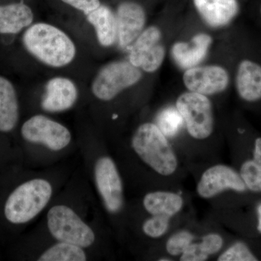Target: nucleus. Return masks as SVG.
Listing matches in <instances>:
<instances>
[{"label":"nucleus","instance_id":"25","mask_svg":"<svg viewBox=\"0 0 261 261\" xmlns=\"http://www.w3.org/2000/svg\"><path fill=\"white\" fill-rule=\"evenodd\" d=\"M170 219L166 216H152L142 225L143 232L151 238H159L167 232L169 228Z\"/></svg>","mask_w":261,"mask_h":261},{"label":"nucleus","instance_id":"31","mask_svg":"<svg viewBox=\"0 0 261 261\" xmlns=\"http://www.w3.org/2000/svg\"><path fill=\"white\" fill-rule=\"evenodd\" d=\"M159 260H161V261H164V260H169V259H160Z\"/></svg>","mask_w":261,"mask_h":261},{"label":"nucleus","instance_id":"6","mask_svg":"<svg viewBox=\"0 0 261 261\" xmlns=\"http://www.w3.org/2000/svg\"><path fill=\"white\" fill-rule=\"evenodd\" d=\"M142 76L140 68L129 61L112 62L99 70L92 84V92L101 100H111L122 91L138 83Z\"/></svg>","mask_w":261,"mask_h":261},{"label":"nucleus","instance_id":"19","mask_svg":"<svg viewBox=\"0 0 261 261\" xmlns=\"http://www.w3.org/2000/svg\"><path fill=\"white\" fill-rule=\"evenodd\" d=\"M145 210L152 216H166L171 218L181 211L184 205L181 196L171 192H149L144 197Z\"/></svg>","mask_w":261,"mask_h":261},{"label":"nucleus","instance_id":"13","mask_svg":"<svg viewBox=\"0 0 261 261\" xmlns=\"http://www.w3.org/2000/svg\"><path fill=\"white\" fill-rule=\"evenodd\" d=\"M197 13L207 25L214 29L227 27L238 17V0H193Z\"/></svg>","mask_w":261,"mask_h":261},{"label":"nucleus","instance_id":"7","mask_svg":"<svg viewBox=\"0 0 261 261\" xmlns=\"http://www.w3.org/2000/svg\"><path fill=\"white\" fill-rule=\"evenodd\" d=\"M161 39L162 33L158 27L145 29L129 46L130 63L147 73L159 70L166 56Z\"/></svg>","mask_w":261,"mask_h":261},{"label":"nucleus","instance_id":"30","mask_svg":"<svg viewBox=\"0 0 261 261\" xmlns=\"http://www.w3.org/2000/svg\"><path fill=\"white\" fill-rule=\"evenodd\" d=\"M257 216H258V224H257V230L261 233V204L257 207Z\"/></svg>","mask_w":261,"mask_h":261},{"label":"nucleus","instance_id":"22","mask_svg":"<svg viewBox=\"0 0 261 261\" xmlns=\"http://www.w3.org/2000/svg\"><path fill=\"white\" fill-rule=\"evenodd\" d=\"M83 247L60 242L48 248L39 257V261H85L87 255Z\"/></svg>","mask_w":261,"mask_h":261},{"label":"nucleus","instance_id":"3","mask_svg":"<svg viewBox=\"0 0 261 261\" xmlns=\"http://www.w3.org/2000/svg\"><path fill=\"white\" fill-rule=\"evenodd\" d=\"M53 195L49 181L35 178L22 184L10 194L5 205L6 219L15 224H25L46 207Z\"/></svg>","mask_w":261,"mask_h":261},{"label":"nucleus","instance_id":"1","mask_svg":"<svg viewBox=\"0 0 261 261\" xmlns=\"http://www.w3.org/2000/svg\"><path fill=\"white\" fill-rule=\"evenodd\" d=\"M23 44L33 56L55 68L69 64L75 56V47L70 37L50 24L32 25L24 34Z\"/></svg>","mask_w":261,"mask_h":261},{"label":"nucleus","instance_id":"26","mask_svg":"<svg viewBox=\"0 0 261 261\" xmlns=\"http://www.w3.org/2000/svg\"><path fill=\"white\" fill-rule=\"evenodd\" d=\"M219 261H256L257 258L245 244L237 243L223 252Z\"/></svg>","mask_w":261,"mask_h":261},{"label":"nucleus","instance_id":"17","mask_svg":"<svg viewBox=\"0 0 261 261\" xmlns=\"http://www.w3.org/2000/svg\"><path fill=\"white\" fill-rule=\"evenodd\" d=\"M87 20L95 29L101 45L110 47L118 39L116 15L106 5H99L87 13Z\"/></svg>","mask_w":261,"mask_h":261},{"label":"nucleus","instance_id":"5","mask_svg":"<svg viewBox=\"0 0 261 261\" xmlns=\"http://www.w3.org/2000/svg\"><path fill=\"white\" fill-rule=\"evenodd\" d=\"M47 226L51 234L60 242L88 247L95 241L93 230L66 205L50 208L47 214Z\"/></svg>","mask_w":261,"mask_h":261},{"label":"nucleus","instance_id":"20","mask_svg":"<svg viewBox=\"0 0 261 261\" xmlns=\"http://www.w3.org/2000/svg\"><path fill=\"white\" fill-rule=\"evenodd\" d=\"M18 120L16 92L11 82L0 76V132H9Z\"/></svg>","mask_w":261,"mask_h":261},{"label":"nucleus","instance_id":"23","mask_svg":"<svg viewBox=\"0 0 261 261\" xmlns=\"http://www.w3.org/2000/svg\"><path fill=\"white\" fill-rule=\"evenodd\" d=\"M183 123V118L176 108H165L157 118V126L166 137L177 135Z\"/></svg>","mask_w":261,"mask_h":261},{"label":"nucleus","instance_id":"14","mask_svg":"<svg viewBox=\"0 0 261 261\" xmlns=\"http://www.w3.org/2000/svg\"><path fill=\"white\" fill-rule=\"evenodd\" d=\"M77 97L78 91L72 81L63 77H56L49 80L46 85L42 107L48 112H62L73 107Z\"/></svg>","mask_w":261,"mask_h":261},{"label":"nucleus","instance_id":"8","mask_svg":"<svg viewBox=\"0 0 261 261\" xmlns=\"http://www.w3.org/2000/svg\"><path fill=\"white\" fill-rule=\"evenodd\" d=\"M21 135L24 140L42 144L53 151L62 150L71 140L70 130L66 127L42 115L33 116L25 121Z\"/></svg>","mask_w":261,"mask_h":261},{"label":"nucleus","instance_id":"11","mask_svg":"<svg viewBox=\"0 0 261 261\" xmlns=\"http://www.w3.org/2000/svg\"><path fill=\"white\" fill-rule=\"evenodd\" d=\"M247 190L240 173L226 165H216L202 173L197 184L200 197L210 199L226 190L243 192Z\"/></svg>","mask_w":261,"mask_h":261},{"label":"nucleus","instance_id":"29","mask_svg":"<svg viewBox=\"0 0 261 261\" xmlns=\"http://www.w3.org/2000/svg\"><path fill=\"white\" fill-rule=\"evenodd\" d=\"M75 9L83 11L85 14L95 10L100 5L99 0H61Z\"/></svg>","mask_w":261,"mask_h":261},{"label":"nucleus","instance_id":"28","mask_svg":"<svg viewBox=\"0 0 261 261\" xmlns=\"http://www.w3.org/2000/svg\"><path fill=\"white\" fill-rule=\"evenodd\" d=\"M207 255L201 247L200 243H192L181 255V261H205Z\"/></svg>","mask_w":261,"mask_h":261},{"label":"nucleus","instance_id":"10","mask_svg":"<svg viewBox=\"0 0 261 261\" xmlns=\"http://www.w3.org/2000/svg\"><path fill=\"white\" fill-rule=\"evenodd\" d=\"M229 75L219 65L195 66L185 70L183 82L190 92L209 96L221 93L228 88Z\"/></svg>","mask_w":261,"mask_h":261},{"label":"nucleus","instance_id":"16","mask_svg":"<svg viewBox=\"0 0 261 261\" xmlns=\"http://www.w3.org/2000/svg\"><path fill=\"white\" fill-rule=\"evenodd\" d=\"M212 42V38L208 34H197L190 42L175 43L171 49V56L180 68L189 69L204 61Z\"/></svg>","mask_w":261,"mask_h":261},{"label":"nucleus","instance_id":"27","mask_svg":"<svg viewBox=\"0 0 261 261\" xmlns=\"http://www.w3.org/2000/svg\"><path fill=\"white\" fill-rule=\"evenodd\" d=\"M224 241L218 233H211L205 235L200 243L201 247L207 255H214L221 250Z\"/></svg>","mask_w":261,"mask_h":261},{"label":"nucleus","instance_id":"9","mask_svg":"<svg viewBox=\"0 0 261 261\" xmlns=\"http://www.w3.org/2000/svg\"><path fill=\"white\" fill-rule=\"evenodd\" d=\"M94 178L107 210L112 214L119 212L123 204V185L116 164L111 158L97 160L94 166Z\"/></svg>","mask_w":261,"mask_h":261},{"label":"nucleus","instance_id":"18","mask_svg":"<svg viewBox=\"0 0 261 261\" xmlns=\"http://www.w3.org/2000/svg\"><path fill=\"white\" fill-rule=\"evenodd\" d=\"M32 10L23 3L0 6V33L17 34L32 24Z\"/></svg>","mask_w":261,"mask_h":261},{"label":"nucleus","instance_id":"12","mask_svg":"<svg viewBox=\"0 0 261 261\" xmlns=\"http://www.w3.org/2000/svg\"><path fill=\"white\" fill-rule=\"evenodd\" d=\"M118 39L122 47H128L143 32L146 23L145 10L134 2H124L116 13Z\"/></svg>","mask_w":261,"mask_h":261},{"label":"nucleus","instance_id":"4","mask_svg":"<svg viewBox=\"0 0 261 261\" xmlns=\"http://www.w3.org/2000/svg\"><path fill=\"white\" fill-rule=\"evenodd\" d=\"M176 108L192 138L203 140L212 135L214 129V109L207 96L188 91L177 98Z\"/></svg>","mask_w":261,"mask_h":261},{"label":"nucleus","instance_id":"21","mask_svg":"<svg viewBox=\"0 0 261 261\" xmlns=\"http://www.w3.org/2000/svg\"><path fill=\"white\" fill-rule=\"evenodd\" d=\"M240 174L247 189L261 192V137L255 140L253 159L243 163Z\"/></svg>","mask_w":261,"mask_h":261},{"label":"nucleus","instance_id":"2","mask_svg":"<svg viewBox=\"0 0 261 261\" xmlns=\"http://www.w3.org/2000/svg\"><path fill=\"white\" fill-rule=\"evenodd\" d=\"M132 146L141 160L161 176H171L177 169L176 154L157 125L145 123L139 126Z\"/></svg>","mask_w":261,"mask_h":261},{"label":"nucleus","instance_id":"24","mask_svg":"<svg viewBox=\"0 0 261 261\" xmlns=\"http://www.w3.org/2000/svg\"><path fill=\"white\" fill-rule=\"evenodd\" d=\"M193 240V234L190 231L185 230L178 231L168 239L166 245V250L169 255L178 256L186 250Z\"/></svg>","mask_w":261,"mask_h":261},{"label":"nucleus","instance_id":"15","mask_svg":"<svg viewBox=\"0 0 261 261\" xmlns=\"http://www.w3.org/2000/svg\"><path fill=\"white\" fill-rule=\"evenodd\" d=\"M235 88L245 102L261 100V63L249 58L242 60L237 68Z\"/></svg>","mask_w":261,"mask_h":261}]
</instances>
